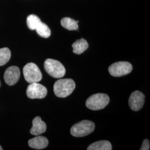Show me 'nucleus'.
Listing matches in <instances>:
<instances>
[{
	"label": "nucleus",
	"mask_w": 150,
	"mask_h": 150,
	"mask_svg": "<svg viewBox=\"0 0 150 150\" xmlns=\"http://www.w3.org/2000/svg\"><path fill=\"white\" fill-rule=\"evenodd\" d=\"M75 82L72 79H60L54 84V93L56 96L64 98L70 95L75 90Z\"/></svg>",
	"instance_id": "obj_1"
},
{
	"label": "nucleus",
	"mask_w": 150,
	"mask_h": 150,
	"mask_svg": "<svg viewBox=\"0 0 150 150\" xmlns=\"http://www.w3.org/2000/svg\"><path fill=\"white\" fill-rule=\"evenodd\" d=\"M95 124L91 121L83 120L76 123L71 129V134L76 137H81L91 134L95 129Z\"/></svg>",
	"instance_id": "obj_2"
},
{
	"label": "nucleus",
	"mask_w": 150,
	"mask_h": 150,
	"mask_svg": "<svg viewBox=\"0 0 150 150\" xmlns=\"http://www.w3.org/2000/svg\"><path fill=\"white\" fill-rule=\"evenodd\" d=\"M110 101V97L105 93L92 95L86 101V106L92 110H100L104 108Z\"/></svg>",
	"instance_id": "obj_3"
},
{
	"label": "nucleus",
	"mask_w": 150,
	"mask_h": 150,
	"mask_svg": "<svg viewBox=\"0 0 150 150\" xmlns=\"http://www.w3.org/2000/svg\"><path fill=\"white\" fill-rule=\"evenodd\" d=\"M44 67L48 74L54 78H61L64 76L66 73V69L64 65L56 59H46L44 64Z\"/></svg>",
	"instance_id": "obj_4"
},
{
	"label": "nucleus",
	"mask_w": 150,
	"mask_h": 150,
	"mask_svg": "<svg viewBox=\"0 0 150 150\" xmlns=\"http://www.w3.org/2000/svg\"><path fill=\"white\" fill-rule=\"evenodd\" d=\"M25 79L30 83L38 82L42 80V75L38 67L34 63H28L23 69Z\"/></svg>",
	"instance_id": "obj_5"
},
{
	"label": "nucleus",
	"mask_w": 150,
	"mask_h": 150,
	"mask_svg": "<svg viewBox=\"0 0 150 150\" xmlns=\"http://www.w3.org/2000/svg\"><path fill=\"white\" fill-rule=\"evenodd\" d=\"M132 66L126 61H120L111 64L108 71L110 75L113 77H121L127 75L132 71Z\"/></svg>",
	"instance_id": "obj_6"
},
{
	"label": "nucleus",
	"mask_w": 150,
	"mask_h": 150,
	"mask_svg": "<svg viewBox=\"0 0 150 150\" xmlns=\"http://www.w3.org/2000/svg\"><path fill=\"white\" fill-rule=\"evenodd\" d=\"M26 94L27 97L31 99H42L46 96L47 90L45 86L38 82H35L30 83L28 86Z\"/></svg>",
	"instance_id": "obj_7"
},
{
	"label": "nucleus",
	"mask_w": 150,
	"mask_h": 150,
	"mask_svg": "<svg viewBox=\"0 0 150 150\" xmlns=\"http://www.w3.org/2000/svg\"><path fill=\"white\" fill-rule=\"evenodd\" d=\"M129 106L131 110L137 111L144 105L145 95L139 91L133 92L129 98Z\"/></svg>",
	"instance_id": "obj_8"
},
{
	"label": "nucleus",
	"mask_w": 150,
	"mask_h": 150,
	"mask_svg": "<svg viewBox=\"0 0 150 150\" xmlns=\"http://www.w3.org/2000/svg\"><path fill=\"white\" fill-rule=\"evenodd\" d=\"M20 77V70L17 66H11L7 69L4 74V80L6 83L12 86L16 84Z\"/></svg>",
	"instance_id": "obj_9"
},
{
	"label": "nucleus",
	"mask_w": 150,
	"mask_h": 150,
	"mask_svg": "<svg viewBox=\"0 0 150 150\" xmlns=\"http://www.w3.org/2000/svg\"><path fill=\"white\" fill-rule=\"evenodd\" d=\"M46 130V125L40 117H36L32 121V127L30 133L33 135L38 136L44 133Z\"/></svg>",
	"instance_id": "obj_10"
},
{
	"label": "nucleus",
	"mask_w": 150,
	"mask_h": 150,
	"mask_svg": "<svg viewBox=\"0 0 150 150\" xmlns=\"http://www.w3.org/2000/svg\"><path fill=\"white\" fill-rule=\"evenodd\" d=\"M48 145V139L45 137L38 136L28 141V145L30 147L37 149L41 150L46 148Z\"/></svg>",
	"instance_id": "obj_11"
},
{
	"label": "nucleus",
	"mask_w": 150,
	"mask_h": 150,
	"mask_svg": "<svg viewBox=\"0 0 150 150\" xmlns=\"http://www.w3.org/2000/svg\"><path fill=\"white\" fill-rule=\"evenodd\" d=\"M73 52L77 54H82L88 47V43L86 40L81 38L77 40L72 44Z\"/></svg>",
	"instance_id": "obj_12"
},
{
	"label": "nucleus",
	"mask_w": 150,
	"mask_h": 150,
	"mask_svg": "<svg viewBox=\"0 0 150 150\" xmlns=\"http://www.w3.org/2000/svg\"><path fill=\"white\" fill-rule=\"evenodd\" d=\"M111 144L106 140H102L97 141L90 145L88 150H112Z\"/></svg>",
	"instance_id": "obj_13"
},
{
	"label": "nucleus",
	"mask_w": 150,
	"mask_h": 150,
	"mask_svg": "<svg viewBox=\"0 0 150 150\" xmlns=\"http://www.w3.org/2000/svg\"><path fill=\"white\" fill-rule=\"evenodd\" d=\"M61 24L62 27L70 31L77 30L79 28L78 23L74 19L69 17H64L61 20Z\"/></svg>",
	"instance_id": "obj_14"
},
{
	"label": "nucleus",
	"mask_w": 150,
	"mask_h": 150,
	"mask_svg": "<svg viewBox=\"0 0 150 150\" xmlns=\"http://www.w3.org/2000/svg\"><path fill=\"white\" fill-rule=\"evenodd\" d=\"M39 36L43 38H48L51 35V30L48 26L42 21L38 24L36 30Z\"/></svg>",
	"instance_id": "obj_15"
},
{
	"label": "nucleus",
	"mask_w": 150,
	"mask_h": 150,
	"mask_svg": "<svg viewBox=\"0 0 150 150\" xmlns=\"http://www.w3.org/2000/svg\"><path fill=\"white\" fill-rule=\"evenodd\" d=\"M11 51L9 48H0V66L7 64L11 58Z\"/></svg>",
	"instance_id": "obj_16"
},
{
	"label": "nucleus",
	"mask_w": 150,
	"mask_h": 150,
	"mask_svg": "<svg viewBox=\"0 0 150 150\" xmlns=\"http://www.w3.org/2000/svg\"><path fill=\"white\" fill-rule=\"evenodd\" d=\"M41 21L40 18L35 15H30L27 17V26L31 30H35Z\"/></svg>",
	"instance_id": "obj_17"
},
{
	"label": "nucleus",
	"mask_w": 150,
	"mask_h": 150,
	"mask_svg": "<svg viewBox=\"0 0 150 150\" xmlns=\"http://www.w3.org/2000/svg\"><path fill=\"white\" fill-rule=\"evenodd\" d=\"M150 141L147 139H145L142 143L141 147L140 149L141 150H150Z\"/></svg>",
	"instance_id": "obj_18"
},
{
	"label": "nucleus",
	"mask_w": 150,
	"mask_h": 150,
	"mask_svg": "<svg viewBox=\"0 0 150 150\" xmlns=\"http://www.w3.org/2000/svg\"><path fill=\"white\" fill-rule=\"evenodd\" d=\"M2 150V147L0 146V150Z\"/></svg>",
	"instance_id": "obj_19"
},
{
	"label": "nucleus",
	"mask_w": 150,
	"mask_h": 150,
	"mask_svg": "<svg viewBox=\"0 0 150 150\" xmlns=\"http://www.w3.org/2000/svg\"><path fill=\"white\" fill-rule=\"evenodd\" d=\"M1 82H0V87H1Z\"/></svg>",
	"instance_id": "obj_20"
}]
</instances>
